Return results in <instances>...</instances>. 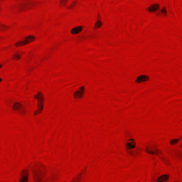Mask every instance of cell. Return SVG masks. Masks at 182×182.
<instances>
[{
  "mask_svg": "<svg viewBox=\"0 0 182 182\" xmlns=\"http://www.w3.org/2000/svg\"><path fill=\"white\" fill-rule=\"evenodd\" d=\"M47 173V167L42 163H35L32 167V175L34 182H43Z\"/></svg>",
  "mask_w": 182,
  "mask_h": 182,
  "instance_id": "obj_1",
  "label": "cell"
},
{
  "mask_svg": "<svg viewBox=\"0 0 182 182\" xmlns=\"http://www.w3.org/2000/svg\"><path fill=\"white\" fill-rule=\"evenodd\" d=\"M34 98L37 101V110L35 111L34 114V116H37L42 113L43 110L44 106V95L42 92L39 91L37 92V95H35Z\"/></svg>",
  "mask_w": 182,
  "mask_h": 182,
  "instance_id": "obj_2",
  "label": "cell"
},
{
  "mask_svg": "<svg viewBox=\"0 0 182 182\" xmlns=\"http://www.w3.org/2000/svg\"><path fill=\"white\" fill-rule=\"evenodd\" d=\"M146 152L148 153L149 154L152 155H157V157H163L161 151L157 148V145L152 144H148L146 146L145 148Z\"/></svg>",
  "mask_w": 182,
  "mask_h": 182,
  "instance_id": "obj_3",
  "label": "cell"
},
{
  "mask_svg": "<svg viewBox=\"0 0 182 182\" xmlns=\"http://www.w3.org/2000/svg\"><path fill=\"white\" fill-rule=\"evenodd\" d=\"M36 39V37L34 35H29L27 36V37H25L24 40L22 41H18L15 43V46L16 47H20L24 46L27 44H30L31 43L34 41Z\"/></svg>",
  "mask_w": 182,
  "mask_h": 182,
  "instance_id": "obj_4",
  "label": "cell"
},
{
  "mask_svg": "<svg viewBox=\"0 0 182 182\" xmlns=\"http://www.w3.org/2000/svg\"><path fill=\"white\" fill-rule=\"evenodd\" d=\"M12 108L13 111L18 112V113L22 114L25 115L26 113V111L24 107L23 106L22 104L20 103L19 102H16L15 103H14V104L13 105Z\"/></svg>",
  "mask_w": 182,
  "mask_h": 182,
  "instance_id": "obj_5",
  "label": "cell"
},
{
  "mask_svg": "<svg viewBox=\"0 0 182 182\" xmlns=\"http://www.w3.org/2000/svg\"><path fill=\"white\" fill-rule=\"evenodd\" d=\"M87 169V167L83 168V169H82L80 172H79L69 182H81L82 177H84V175H85Z\"/></svg>",
  "mask_w": 182,
  "mask_h": 182,
  "instance_id": "obj_6",
  "label": "cell"
},
{
  "mask_svg": "<svg viewBox=\"0 0 182 182\" xmlns=\"http://www.w3.org/2000/svg\"><path fill=\"white\" fill-rule=\"evenodd\" d=\"M137 146V143L136 142L134 138H130L126 142L125 144V148L126 150H131L134 149Z\"/></svg>",
  "mask_w": 182,
  "mask_h": 182,
  "instance_id": "obj_7",
  "label": "cell"
},
{
  "mask_svg": "<svg viewBox=\"0 0 182 182\" xmlns=\"http://www.w3.org/2000/svg\"><path fill=\"white\" fill-rule=\"evenodd\" d=\"M28 180H29L28 170L26 169L22 170L21 172L19 182H28Z\"/></svg>",
  "mask_w": 182,
  "mask_h": 182,
  "instance_id": "obj_8",
  "label": "cell"
},
{
  "mask_svg": "<svg viewBox=\"0 0 182 182\" xmlns=\"http://www.w3.org/2000/svg\"><path fill=\"white\" fill-rule=\"evenodd\" d=\"M84 91H85L84 87H81L79 89V90L75 91L73 94L74 99H78L82 98L84 95Z\"/></svg>",
  "mask_w": 182,
  "mask_h": 182,
  "instance_id": "obj_9",
  "label": "cell"
},
{
  "mask_svg": "<svg viewBox=\"0 0 182 182\" xmlns=\"http://www.w3.org/2000/svg\"><path fill=\"white\" fill-rule=\"evenodd\" d=\"M22 5H20V9L21 11H24V10H27L28 9H30L31 8L35 7V3L33 2H29L25 3V4H22Z\"/></svg>",
  "mask_w": 182,
  "mask_h": 182,
  "instance_id": "obj_10",
  "label": "cell"
},
{
  "mask_svg": "<svg viewBox=\"0 0 182 182\" xmlns=\"http://www.w3.org/2000/svg\"><path fill=\"white\" fill-rule=\"evenodd\" d=\"M150 78L148 75H141L137 77V79L136 80V83L137 84H141L143 82H145L148 81L149 80Z\"/></svg>",
  "mask_w": 182,
  "mask_h": 182,
  "instance_id": "obj_11",
  "label": "cell"
},
{
  "mask_svg": "<svg viewBox=\"0 0 182 182\" xmlns=\"http://www.w3.org/2000/svg\"><path fill=\"white\" fill-rule=\"evenodd\" d=\"M160 7V4L158 3H154L148 7V10L149 13H154Z\"/></svg>",
  "mask_w": 182,
  "mask_h": 182,
  "instance_id": "obj_12",
  "label": "cell"
},
{
  "mask_svg": "<svg viewBox=\"0 0 182 182\" xmlns=\"http://www.w3.org/2000/svg\"><path fill=\"white\" fill-rule=\"evenodd\" d=\"M169 179V175L168 174H164L161 175L157 178V182H166Z\"/></svg>",
  "mask_w": 182,
  "mask_h": 182,
  "instance_id": "obj_13",
  "label": "cell"
},
{
  "mask_svg": "<svg viewBox=\"0 0 182 182\" xmlns=\"http://www.w3.org/2000/svg\"><path fill=\"white\" fill-rule=\"evenodd\" d=\"M84 27L82 26H77V27H75L73 28V29H72L71 33L72 34H77L78 33H80L82 31Z\"/></svg>",
  "mask_w": 182,
  "mask_h": 182,
  "instance_id": "obj_14",
  "label": "cell"
},
{
  "mask_svg": "<svg viewBox=\"0 0 182 182\" xmlns=\"http://www.w3.org/2000/svg\"><path fill=\"white\" fill-rule=\"evenodd\" d=\"M22 57V52H17V53H16L13 55V59L14 60L17 61V60H19V59H21Z\"/></svg>",
  "mask_w": 182,
  "mask_h": 182,
  "instance_id": "obj_15",
  "label": "cell"
},
{
  "mask_svg": "<svg viewBox=\"0 0 182 182\" xmlns=\"http://www.w3.org/2000/svg\"><path fill=\"white\" fill-rule=\"evenodd\" d=\"M103 25V22L100 20H98L96 21V23L94 25V30H98L99 28H101Z\"/></svg>",
  "mask_w": 182,
  "mask_h": 182,
  "instance_id": "obj_16",
  "label": "cell"
},
{
  "mask_svg": "<svg viewBox=\"0 0 182 182\" xmlns=\"http://www.w3.org/2000/svg\"><path fill=\"white\" fill-rule=\"evenodd\" d=\"M181 138H182V137H180V138H174V139H172V140L170 141V144L172 145L176 144H177V143L180 142V140H181Z\"/></svg>",
  "mask_w": 182,
  "mask_h": 182,
  "instance_id": "obj_17",
  "label": "cell"
},
{
  "mask_svg": "<svg viewBox=\"0 0 182 182\" xmlns=\"http://www.w3.org/2000/svg\"><path fill=\"white\" fill-rule=\"evenodd\" d=\"M9 28V27H7L5 25H0V31H6Z\"/></svg>",
  "mask_w": 182,
  "mask_h": 182,
  "instance_id": "obj_18",
  "label": "cell"
},
{
  "mask_svg": "<svg viewBox=\"0 0 182 182\" xmlns=\"http://www.w3.org/2000/svg\"><path fill=\"white\" fill-rule=\"evenodd\" d=\"M161 13L162 15H164V16H166V15H167V10H166V7H163V9L161 10Z\"/></svg>",
  "mask_w": 182,
  "mask_h": 182,
  "instance_id": "obj_19",
  "label": "cell"
},
{
  "mask_svg": "<svg viewBox=\"0 0 182 182\" xmlns=\"http://www.w3.org/2000/svg\"><path fill=\"white\" fill-rule=\"evenodd\" d=\"M76 3H77V1H74L72 3L71 5L69 6V7H67V8H69V9H73V7H74L76 5Z\"/></svg>",
  "mask_w": 182,
  "mask_h": 182,
  "instance_id": "obj_20",
  "label": "cell"
},
{
  "mask_svg": "<svg viewBox=\"0 0 182 182\" xmlns=\"http://www.w3.org/2000/svg\"><path fill=\"white\" fill-rule=\"evenodd\" d=\"M67 2H68L67 1H62L60 2V6H65V5H66Z\"/></svg>",
  "mask_w": 182,
  "mask_h": 182,
  "instance_id": "obj_21",
  "label": "cell"
},
{
  "mask_svg": "<svg viewBox=\"0 0 182 182\" xmlns=\"http://www.w3.org/2000/svg\"><path fill=\"white\" fill-rule=\"evenodd\" d=\"M2 81H3L2 79V78H0V83H1V82Z\"/></svg>",
  "mask_w": 182,
  "mask_h": 182,
  "instance_id": "obj_22",
  "label": "cell"
},
{
  "mask_svg": "<svg viewBox=\"0 0 182 182\" xmlns=\"http://www.w3.org/2000/svg\"><path fill=\"white\" fill-rule=\"evenodd\" d=\"M2 65H1V64H0V69H1V68H2Z\"/></svg>",
  "mask_w": 182,
  "mask_h": 182,
  "instance_id": "obj_23",
  "label": "cell"
}]
</instances>
